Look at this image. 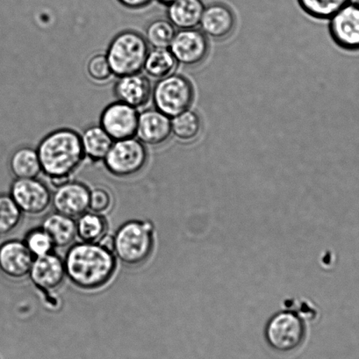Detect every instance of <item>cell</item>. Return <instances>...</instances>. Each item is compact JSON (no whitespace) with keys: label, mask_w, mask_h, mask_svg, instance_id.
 <instances>
[{"label":"cell","mask_w":359,"mask_h":359,"mask_svg":"<svg viewBox=\"0 0 359 359\" xmlns=\"http://www.w3.org/2000/svg\"><path fill=\"white\" fill-rule=\"evenodd\" d=\"M9 168L15 180L37 179L43 172L37 149L31 147L17 149L10 158Z\"/></svg>","instance_id":"cell-21"},{"label":"cell","mask_w":359,"mask_h":359,"mask_svg":"<svg viewBox=\"0 0 359 359\" xmlns=\"http://www.w3.org/2000/svg\"><path fill=\"white\" fill-rule=\"evenodd\" d=\"M156 109L172 118L190 109L195 97L193 83L181 74H173L158 80L152 90Z\"/></svg>","instance_id":"cell-5"},{"label":"cell","mask_w":359,"mask_h":359,"mask_svg":"<svg viewBox=\"0 0 359 359\" xmlns=\"http://www.w3.org/2000/svg\"><path fill=\"white\" fill-rule=\"evenodd\" d=\"M203 123L200 114L188 109L172 118V135L182 144H191L201 137Z\"/></svg>","instance_id":"cell-23"},{"label":"cell","mask_w":359,"mask_h":359,"mask_svg":"<svg viewBox=\"0 0 359 359\" xmlns=\"http://www.w3.org/2000/svg\"><path fill=\"white\" fill-rule=\"evenodd\" d=\"M22 212L10 194H0V235H6L22 222Z\"/></svg>","instance_id":"cell-27"},{"label":"cell","mask_w":359,"mask_h":359,"mask_svg":"<svg viewBox=\"0 0 359 359\" xmlns=\"http://www.w3.org/2000/svg\"><path fill=\"white\" fill-rule=\"evenodd\" d=\"M176 29L169 20H155L146 29L145 38L153 48H169L177 33Z\"/></svg>","instance_id":"cell-26"},{"label":"cell","mask_w":359,"mask_h":359,"mask_svg":"<svg viewBox=\"0 0 359 359\" xmlns=\"http://www.w3.org/2000/svg\"><path fill=\"white\" fill-rule=\"evenodd\" d=\"M41 226L50 236L55 248H67L76 239V219L57 212L48 214Z\"/></svg>","instance_id":"cell-19"},{"label":"cell","mask_w":359,"mask_h":359,"mask_svg":"<svg viewBox=\"0 0 359 359\" xmlns=\"http://www.w3.org/2000/svg\"><path fill=\"white\" fill-rule=\"evenodd\" d=\"M114 205V197L106 187H97L90 191L89 210L106 215Z\"/></svg>","instance_id":"cell-30"},{"label":"cell","mask_w":359,"mask_h":359,"mask_svg":"<svg viewBox=\"0 0 359 359\" xmlns=\"http://www.w3.org/2000/svg\"><path fill=\"white\" fill-rule=\"evenodd\" d=\"M29 277L38 290L51 294L57 291L66 278L64 259L54 252L34 259Z\"/></svg>","instance_id":"cell-12"},{"label":"cell","mask_w":359,"mask_h":359,"mask_svg":"<svg viewBox=\"0 0 359 359\" xmlns=\"http://www.w3.org/2000/svg\"><path fill=\"white\" fill-rule=\"evenodd\" d=\"M125 8L130 9H141L151 4L153 0H118Z\"/></svg>","instance_id":"cell-31"},{"label":"cell","mask_w":359,"mask_h":359,"mask_svg":"<svg viewBox=\"0 0 359 359\" xmlns=\"http://www.w3.org/2000/svg\"><path fill=\"white\" fill-rule=\"evenodd\" d=\"M147 160L144 144L137 138L132 137L114 141L103 162L114 176L126 177L141 172Z\"/></svg>","instance_id":"cell-7"},{"label":"cell","mask_w":359,"mask_h":359,"mask_svg":"<svg viewBox=\"0 0 359 359\" xmlns=\"http://www.w3.org/2000/svg\"><path fill=\"white\" fill-rule=\"evenodd\" d=\"M172 135V118L155 108L139 113L135 137L144 144L158 146Z\"/></svg>","instance_id":"cell-16"},{"label":"cell","mask_w":359,"mask_h":359,"mask_svg":"<svg viewBox=\"0 0 359 359\" xmlns=\"http://www.w3.org/2000/svg\"><path fill=\"white\" fill-rule=\"evenodd\" d=\"M87 74L94 82H107L114 74L107 55L97 54L90 57L87 62Z\"/></svg>","instance_id":"cell-29"},{"label":"cell","mask_w":359,"mask_h":359,"mask_svg":"<svg viewBox=\"0 0 359 359\" xmlns=\"http://www.w3.org/2000/svg\"><path fill=\"white\" fill-rule=\"evenodd\" d=\"M114 90L118 101L137 109L144 107L152 95L151 81L141 72L118 76Z\"/></svg>","instance_id":"cell-17"},{"label":"cell","mask_w":359,"mask_h":359,"mask_svg":"<svg viewBox=\"0 0 359 359\" xmlns=\"http://www.w3.org/2000/svg\"><path fill=\"white\" fill-rule=\"evenodd\" d=\"M177 65L169 48H153L149 51L144 69L149 78L160 80L173 74Z\"/></svg>","instance_id":"cell-24"},{"label":"cell","mask_w":359,"mask_h":359,"mask_svg":"<svg viewBox=\"0 0 359 359\" xmlns=\"http://www.w3.org/2000/svg\"><path fill=\"white\" fill-rule=\"evenodd\" d=\"M205 6L203 0H176L167 6V17L179 30L197 29Z\"/></svg>","instance_id":"cell-18"},{"label":"cell","mask_w":359,"mask_h":359,"mask_svg":"<svg viewBox=\"0 0 359 359\" xmlns=\"http://www.w3.org/2000/svg\"><path fill=\"white\" fill-rule=\"evenodd\" d=\"M23 242L34 259L54 252V243L41 226L29 230L24 237Z\"/></svg>","instance_id":"cell-28"},{"label":"cell","mask_w":359,"mask_h":359,"mask_svg":"<svg viewBox=\"0 0 359 359\" xmlns=\"http://www.w3.org/2000/svg\"><path fill=\"white\" fill-rule=\"evenodd\" d=\"M111 239L117 260L128 266H141L154 250V225L149 221L131 219L120 226Z\"/></svg>","instance_id":"cell-3"},{"label":"cell","mask_w":359,"mask_h":359,"mask_svg":"<svg viewBox=\"0 0 359 359\" xmlns=\"http://www.w3.org/2000/svg\"><path fill=\"white\" fill-rule=\"evenodd\" d=\"M37 152L41 172L57 188L69 180L86 158L81 137L69 128L51 132L41 141Z\"/></svg>","instance_id":"cell-2"},{"label":"cell","mask_w":359,"mask_h":359,"mask_svg":"<svg viewBox=\"0 0 359 359\" xmlns=\"http://www.w3.org/2000/svg\"><path fill=\"white\" fill-rule=\"evenodd\" d=\"M139 113L137 108L117 101L104 108L100 116V126L114 141L135 137Z\"/></svg>","instance_id":"cell-11"},{"label":"cell","mask_w":359,"mask_h":359,"mask_svg":"<svg viewBox=\"0 0 359 359\" xmlns=\"http://www.w3.org/2000/svg\"><path fill=\"white\" fill-rule=\"evenodd\" d=\"M149 51V43L144 36L133 30H126L114 38L106 55L113 74L118 78L140 73Z\"/></svg>","instance_id":"cell-4"},{"label":"cell","mask_w":359,"mask_h":359,"mask_svg":"<svg viewBox=\"0 0 359 359\" xmlns=\"http://www.w3.org/2000/svg\"><path fill=\"white\" fill-rule=\"evenodd\" d=\"M160 3H162V4L168 6L170 4H172V3L175 2L176 0H158Z\"/></svg>","instance_id":"cell-32"},{"label":"cell","mask_w":359,"mask_h":359,"mask_svg":"<svg viewBox=\"0 0 359 359\" xmlns=\"http://www.w3.org/2000/svg\"><path fill=\"white\" fill-rule=\"evenodd\" d=\"M236 23V13L229 6L222 2H214L205 6L200 27L208 37L222 41L232 36Z\"/></svg>","instance_id":"cell-15"},{"label":"cell","mask_w":359,"mask_h":359,"mask_svg":"<svg viewBox=\"0 0 359 359\" xmlns=\"http://www.w3.org/2000/svg\"><path fill=\"white\" fill-rule=\"evenodd\" d=\"M306 337L304 320L297 313L283 311L276 313L268 323L266 338L274 351L287 353L302 346Z\"/></svg>","instance_id":"cell-6"},{"label":"cell","mask_w":359,"mask_h":359,"mask_svg":"<svg viewBox=\"0 0 359 359\" xmlns=\"http://www.w3.org/2000/svg\"><path fill=\"white\" fill-rule=\"evenodd\" d=\"M329 32L341 50L359 51V3H348L329 19Z\"/></svg>","instance_id":"cell-10"},{"label":"cell","mask_w":359,"mask_h":359,"mask_svg":"<svg viewBox=\"0 0 359 359\" xmlns=\"http://www.w3.org/2000/svg\"><path fill=\"white\" fill-rule=\"evenodd\" d=\"M76 238L83 243H100L107 236L108 222L104 215L87 211L76 219Z\"/></svg>","instance_id":"cell-22"},{"label":"cell","mask_w":359,"mask_h":359,"mask_svg":"<svg viewBox=\"0 0 359 359\" xmlns=\"http://www.w3.org/2000/svg\"><path fill=\"white\" fill-rule=\"evenodd\" d=\"M10 195L22 214L40 216L51 205L52 194L43 181L37 179H17L13 181Z\"/></svg>","instance_id":"cell-8"},{"label":"cell","mask_w":359,"mask_h":359,"mask_svg":"<svg viewBox=\"0 0 359 359\" xmlns=\"http://www.w3.org/2000/svg\"><path fill=\"white\" fill-rule=\"evenodd\" d=\"M90 191L86 184L69 180L55 188L52 194V207L59 214L76 219L89 210Z\"/></svg>","instance_id":"cell-13"},{"label":"cell","mask_w":359,"mask_h":359,"mask_svg":"<svg viewBox=\"0 0 359 359\" xmlns=\"http://www.w3.org/2000/svg\"><path fill=\"white\" fill-rule=\"evenodd\" d=\"M66 278L83 291L106 287L117 269V259L103 243L79 242L69 246L64 259Z\"/></svg>","instance_id":"cell-1"},{"label":"cell","mask_w":359,"mask_h":359,"mask_svg":"<svg viewBox=\"0 0 359 359\" xmlns=\"http://www.w3.org/2000/svg\"><path fill=\"white\" fill-rule=\"evenodd\" d=\"M169 50L177 64L193 68L207 60L210 43L208 37L201 29H180L177 31Z\"/></svg>","instance_id":"cell-9"},{"label":"cell","mask_w":359,"mask_h":359,"mask_svg":"<svg viewBox=\"0 0 359 359\" xmlns=\"http://www.w3.org/2000/svg\"><path fill=\"white\" fill-rule=\"evenodd\" d=\"M34 259L23 240H9L0 246V271L9 280L19 281L29 277Z\"/></svg>","instance_id":"cell-14"},{"label":"cell","mask_w":359,"mask_h":359,"mask_svg":"<svg viewBox=\"0 0 359 359\" xmlns=\"http://www.w3.org/2000/svg\"><path fill=\"white\" fill-rule=\"evenodd\" d=\"M351 0H297L299 8L316 20H329Z\"/></svg>","instance_id":"cell-25"},{"label":"cell","mask_w":359,"mask_h":359,"mask_svg":"<svg viewBox=\"0 0 359 359\" xmlns=\"http://www.w3.org/2000/svg\"><path fill=\"white\" fill-rule=\"evenodd\" d=\"M80 137L83 154L93 162L103 161L114 142L100 125L86 128Z\"/></svg>","instance_id":"cell-20"}]
</instances>
